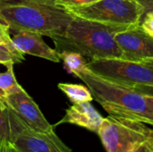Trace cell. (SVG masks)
Segmentation results:
<instances>
[{"label": "cell", "mask_w": 153, "mask_h": 152, "mask_svg": "<svg viewBox=\"0 0 153 152\" xmlns=\"http://www.w3.org/2000/svg\"><path fill=\"white\" fill-rule=\"evenodd\" d=\"M68 11L76 17L120 27L140 24L144 13L136 0H99Z\"/></svg>", "instance_id": "5"}, {"label": "cell", "mask_w": 153, "mask_h": 152, "mask_svg": "<svg viewBox=\"0 0 153 152\" xmlns=\"http://www.w3.org/2000/svg\"><path fill=\"white\" fill-rule=\"evenodd\" d=\"M13 65L14 64H10L6 66L7 70L5 72L0 73V90L6 97L24 90L16 80L13 72Z\"/></svg>", "instance_id": "14"}, {"label": "cell", "mask_w": 153, "mask_h": 152, "mask_svg": "<svg viewBox=\"0 0 153 152\" xmlns=\"http://www.w3.org/2000/svg\"><path fill=\"white\" fill-rule=\"evenodd\" d=\"M141 5L144 6L148 4H151V3H153V0H136Z\"/></svg>", "instance_id": "25"}, {"label": "cell", "mask_w": 153, "mask_h": 152, "mask_svg": "<svg viewBox=\"0 0 153 152\" xmlns=\"http://www.w3.org/2000/svg\"><path fill=\"white\" fill-rule=\"evenodd\" d=\"M141 26L144 30V31L149 34L151 37L153 38V13L148 12L143 14L142 21H141Z\"/></svg>", "instance_id": "19"}, {"label": "cell", "mask_w": 153, "mask_h": 152, "mask_svg": "<svg viewBox=\"0 0 153 152\" xmlns=\"http://www.w3.org/2000/svg\"><path fill=\"white\" fill-rule=\"evenodd\" d=\"M99 0H55V4L66 10L91 4Z\"/></svg>", "instance_id": "17"}, {"label": "cell", "mask_w": 153, "mask_h": 152, "mask_svg": "<svg viewBox=\"0 0 153 152\" xmlns=\"http://www.w3.org/2000/svg\"><path fill=\"white\" fill-rule=\"evenodd\" d=\"M4 103L32 129L46 133L54 131V126L48 122L39 106L24 90L7 96Z\"/></svg>", "instance_id": "9"}, {"label": "cell", "mask_w": 153, "mask_h": 152, "mask_svg": "<svg viewBox=\"0 0 153 152\" xmlns=\"http://www.w3.org/2000/svg\"><path fill=\"white\" fill-rule=\"evenodd\" d=\"M0 152H11L10 142H7V143H4L3 145H0Z\"/></svg>", "instance_id": "22"}, {"label": "cell", "mask_w": 153, "mask_h": 152, "mask_svg": "<svg viewBox=\"0 0 153 152\" xmlns=\"http://www.w3.org/2000/svg\"><path fill=\"white\" fill-rule=\"evenodd\" d=\"M145 97H146V101H147L152 112L153 113V97H151V96H145Z\"/></svg>", "instance_id": "24"}, {"label": "cell", "mask_w": 153, "mask_h": 152, "mask_svg": "<svg viewBox=\"0 0 153 152\" xmlns=\"http://www.w3.org/2000/svg\"><path fill=\"white\" fill-rule=\"evenodd\" d=\"M104 117L95 109L91 102H81L66 109L65 116L56 125L71 124L98 133Z\"/></svg>", "instance_id": "11"}, {"label": "cell", "mask_w": 153, "mask_h": 152, "mask_svg": "<svg viewBox=\"0 0 153 152\" xmlns=\"http://www.w3.org/2000/svg\"><path fill=\"white\" fill-rule=\"evenodd\" d=\"M10 150H11V152H20V151H18L17 150H15L14 148H13V146L10 143Z\"/></svg>", "instance_id": "28"}, {"label": "cell", "mask_w": 153, "mask_h": 152, "mask_svg": "<svg viewBox=\"0 0 153 152\" xmlns=\"http://www.w3.org/2000/svg\"><path fill=\"white\" fill-rule=\"evenodd\" d=\"M77 77L86 84L93 99L100 103L109 116L135 120L153 126V113L146 97L134 88L101 78L89 68Z\"/></svg>", "instance_id": "3"}, {"label": "cell", "mask_w": 153, "mask_h": 152, "mask_svg": "<svg viewBox=\"0 0 153 152\" xmlns=\"http://www.w3.org/2000/svg\"><path fill=\"white\" fill-rule=\"evenodd\" d=\"M145 63H148V64H150L151 65H152L153 66V59L152 60H150V61H147V62H145Z\"/></svg>", "instance_id": "29"}, {"label": "cell", "mask_w": 153, "mask_h": 152, "mask_svg": "<svg viewBox=\"0 0 153 152\" xmlns=\"http://www.w3.org/2000/svg\"><path fill=\"white\" fill-rule=\"evenodd\" d=\"M126 28L74 16L64 35L54 37L52 40L59 53L76 52L91 60L122 58L115 35Z\"/></svg>", "instance_id": "2"}, {"label": "cell", "mask_w": 153, "mask_h": 152, "mask_svg": "<svg viewBox=\"0 0 153 152\" xmlns=\"http://www.w3.org/2000/svg\"><path fill=\"white\" fill-rule=\"evenodd\" d=\"M25 60L24 55L18 50H13L8 46L0 44V64L4 66L10 64H20Z\"/></svg>", "instance_id": "15"}, {"label": "cell", "mask_w": 153, "mask_h": 152, "mask_svg": "<svg viewBox=\"0 0 153 152\" xmlns=\"http://www.w3.org/2000/svg\"><path fill=\"white\" fill-rule=\"evenodd\" d=\"M143 11H144L143 14L148 13V12H152L153 13V3H151V4H148L144 5L143 6Z\"/></svg>", "instance_id": "23"}, {"label": "cell", "mask_w": 153, "mask_h": 152, "mask_svg": "<svg viewBox=\"0 0 153 152\" xmlns=\"http://www.w3.org/2000/svg\"><path fill=\"white\" fill-rule=\"evenodd\" d=\"M115 39L123 59L143 63L153 59V38L144 31L141 23L118 31Z\"/></svg>", "instance_id": "8"}, {"label": "cell", "mask_w": 153, "mask_h": 152, "mask_svg": "<svg viewBox=\"0 0 153 152\" xmlns=\"http://www.w3.org/2000/svg\"><path fill=\"white\" fill-rule=\"evenodd\" d=\"M98 135L106 152H130L153 136V130L143 122L108 116L103 119Z\"/></svg>", "instance_id": "4"}, {"label": "cell", "mask_w": 153, "mask_h": 152, "mask_svg": "<svg viewBox=\"0 0 153 152\" xmlns=\"http://www.w3.org/2000/svg\"><path fill=\"white\" fill-rule=\"evenodd\" d=\"M74 15L55 0H0V22L10 30L62 36Z\"/></svg>", "instance_id": "1"}, {"label": "cell", "mask_w": 153, "mask_h": 152, "mask_svg": "<svg viewBox=\"0 0 153 152\" xmlns=\"http://www.w3.org/2000/svg\"><path fill=\"white\" fill-rule=\"evenodd\" d=\"M133 88L143 95L153 97V86L152 85H137Z\"/></svg>", "instance_id": "21"}, {"label": "cell", "mask_w": 153, "mask_h": 152, "mask_svg": "<svg viewBox=\"0 0 153 152\" xmlns=\"http://www.w3.org/2000/svg\"><path fill=\"white\" fill-rule=\"evenodd\" d=\"M8 108L10 143L20 152H73L53 132H39L30 127Z\"/></svg>", "instance_id": "7"}, {"label": "cell", "mask_w": 153, "mask_h": 152, "mask_svg": "<svg viewBox=\"0 0 153 152\" xmlns=\"http://www.w3.org/2000/svg\"><path fill=\"white\" fill-rule=\"evenodd\" d=\"M12 40L16 49L23 55H31L55 63L61 61V53L50 47L39 33L25 30L15 31Z\"/></svg>", "instance_id": "10"}, {"label": "cell", "mask_w": 153, "mask_h": 152, "mask_svg": "<svg viewBox=\"0 0 153 152\" xmlns=\"http://www.w3.org/2000/svg\"><path fill=\"white\" fill-rule=\"evenodd\" d=\"M6 108H7V106L5 105V103L0 99V110H4V109H5Z\"/></svg>", "instance_id": "27"}, {"label": "cell", "mask_w": 153, "mask_h": 152, "mask_svg": "<svg viewBox=\"0 0 153 152\" xmlns=\"http://www.w3.org/2000/svg\"><path fill=\"white\" fill-rule=\"evenodd\" d=\"M0 44L6 45L10 48H12L13 50H17L16 47H14L13 43L12 36L10 34L9 28L5 24H4L2 22H0Z\"/></svg>", "instance_id": "18"}, {"label": "cell", "mask_w": 153, "mask_h": 152, "mask_svg": "<svg viewBox=\"0 0 153 152\" xmlns=\"http://www.w3.org/2000/svg\"><path fill=\"white\" fill-rule=\"evenodd\" d=\"M57 87L74 104L81 102H91L93 100L92 94L89 88L86 86L74 83H58Z\"/></svg>", "instance_id": "12"}, {"label": "cell", "mask_w": 153, "mask_h": 152, "mask_svg": "<svg viewBox=\"0 0 153 152\" xmlns=\"http://www.w3.org/2000/svg\"><path fill=\"white\" fill-rule=\"evenodd\" d=\"M0 99L2 100V101H5V99H6V96L4 95V93L0 90Z\"/></svg>", "instance_id": "26"}, {"label": "cell", "mask_w": 153, "mask_h": 152, "mask_svg": "<svg viewBox=\"0 0 153 152\" xmlns=\"http://www.w3.org/2000/svg\"><path fill=\"white\" fill-rule=\"evenodd\" d=\"M130 152H153V136L140 143Z\"/></svg>", "instance_id": "20"}, {"label": "cell", "mask_w": 153, "mask_h": 152, "mask_svg": "<svg viewBox=\"0 0 153 152\" xmlns=\"http://www.w3.org/2000/svg\"><path fill=\"white\" fill-rule=\"evenodd\" d=\"M87 66L98 76L121 85L132 88L137 85L153 86V66L148 63L106 58L91 60Z\"/></svg>", "instance_id": "6"}, {"label": "cell", "mask_w": 153, "mask_h": 152, "mask_svg": "<svg viewBox=\"0 0 153 152\" xmlns=\"http://www.w3.org/2000/svg\"><path fill=\"white\" fill-rule=\"evenodd\" d=\"M61 60L64 62V67L69 73L78 76L79 73L88 69L87 62L83 56L76 52H61Z\"/></svg>", "instance_id": "13"}, {"label": "cell", "mask_w": 153, "mask_h": 152, "mask_svg": "<svg viewBox=\"0 0 153 152\" xmlns=\"http://www.w3.org/2000/svg\"><path fill=\"white\" fill-rule=\"evenodd\" d=\"M10 142V122L8 108L0 110V145Z\"/></svg>", "instance_id": "16"}]
</instances>
